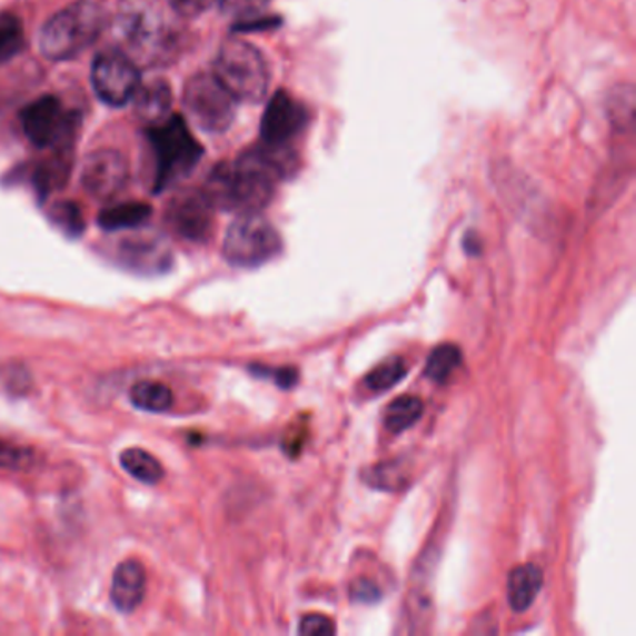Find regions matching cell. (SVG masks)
Masks as SVG:
<instances>
[{
    "label": "cell",
    "mask_w": 636,
    "mask_h": 636,
    "mask_svg": "<svg viewBox=\"0 0 636 636\" xmlns=\"http://www.w3.org/2000/svg\"><path fill=\"white\" fill-rule=\"evenodd\" d=\"M77 118L57 96H41L21 110V128L36 148H58L73 137Z\"/></svg>",
    "instance_id": "ba28073f"
},
{
    "label": "cell",
    "mask_w": 636,
    "mask_h": 636,
    "mask_svg": "<svg viewBox=\"0 0 636 636\" xmlns=\"http://www.w3.org/2000/svg\"><path fill=\"white\" fill-rule=\"evenodd\" d=\"M68 156H70V148L58 146L49 159L36 167L32 181H34L36 191L40 198H46L47 195H51L52 191L64 186L66 180H68V172H70Z\"/></svg>",
    "instance_id": "2e32d148"
},
{
    "label": "cell",
    "mask_w": 636,
    "mask_h": 636,
    "mask_svg": "<svg viewBox=\"0 0 636 636\" xmlns=\"http://www.w3.org/2000/svg\"><path fill=\"white\" fill-rule=\"evenodd\" d=\"M299 167L297 153L258 145L233 159L220 162L209 173L203 195L215 209L228 213H260L271 202L277 181L289 178Z\"/></svg>",
    "instance_id": "6da1fadb"
},
{
    "label": "cell",
    "mask_w": 636,
    "mask_h": 636,
    "mask_svg": "<svg viewBox=\"0 0 636 636\" xmlns=\"http://www.w3.org/2000/svg\"><path fill=\"white\" fill-rule=\"evenodd\" d=\"M213 203L209 202L203 191H187L172 198L165 219L170 230L180 238L203 244L213 231Z\"/></svg>",
    "instance_id": "30bf717a"
},
{
    "label": "cell",
    "mask_w": 636,
    "mask_h": 636,
    "mask_svg": "<svg viewBox=\"0 0 636 636\" xmlns=\"http://www.w3.org/2000/svg\"><path fill=\"white\" fill-rule=\"evenodd\" d=\"M140 71L133 58L118 49H105L93 58V92L105 105L123 107L139 92Z\"/></svg>",
    "instance_id": "52a82bcc"
},
{
    "label": "cell",
    "mask_w": 636,
    "mask_h": 636,
    "mask_svg": "<svg viewBox=\"0 0 636 636\" xmlns=\"http://www.w3.org/2000/svg\"><path fill=\"white\" fill-rule=\"evenodd\" d=\"M407 376V362L401 357H390L368 374L365 385L371 392H387Z\"/></svg>",
    "instance_id": "cb8c5ba5"
},
{
    "label": "cell",
    "mask_w": 636,
    "mask_h": 636,
    "mask_svg": "<svg viewBox=\"0 0 636 636\" xmlns=\"http://www.w3.org/2000/svg\"><path fill=\"white\" fill-rule=\"evenodd\" d=\"M151 217V208L145 202H122L105 208L98 215V225L105 231L133 230Z\"/></svg>",
    "instance_id": "e0dca14e"
},
{
    "label": "cell",
    "mask_w": 636,
    "mask_h": 636,
    "mask_svg": "<svg viewBox=\"0 0 636 636\" xmlns=\"http://www.w3.org/2000/svg\"><path fill=\"white\" fill-rule=\"evenodd\" d=\"M282 249L275 226L260 213L239 215L226 231L222 255L231 266L258 267L272 260Z\"/></svg>",
    "instance_id": "5b68a950"
},
{
    "label": "cell",
    "mask_w": 636,
    "mask_h": 636,
    "mask_svg": "<svg viewBox=\"0 0 636 636\" xmlns=\"http://www.w3.org/2000/svg\"><path fill=\"white\" fill-rule=\"evenodd\" d=\"M351 597H354L355 602L357 603H376L379 602V597H381V590H379V586L370 580V578H359V580H355V585L351 586Z\"/></svg>",
    "instance_id": "f546056e"
},
{
    "label": "cell",
    "mask_w": 636,
    "mask_h": 636,
    "mask_svg": "<svg viewBox=\"0 0 636 636\" xmlns=\"http://www.w3.org/2000/svg\"><path fill=\"white\" fill-rule=\"evenodd\" d=\"M118 256L123 266L133 269L135 272H148V275L167 271L172 261L170 250L153 239H128L120 244Z\"/></svg>",
    "instance_id": "4fadbf2b"
},
{
    "label": "cell",
    "mask_w": 636,
    "mask_h": 636,
    "mask_svg": "<svg viewBox=\"0 0 636 636\" xmlns=\"http://www.w3.org/2000/svg\"><path fill=\"white\" fill-rule=\"evenodd\" d=\"M49 220L71 239L81 238L87 230V220H85L81 208L70 200L52 203L49 208Z\"/></svg>",
    "instance_id": "7402d4cb"
},
{
    "label": "cell",
    "mask_w": 636,
    "mask_h": 636,
    "mask_svg": "<svg viewBox=\"0 0 636 636\" xmlns=\"http://www.w3.org/2000/svg\"><path fill=\"white\" fill-rule=\"evenodd\" d=\"M424 401L417 396H399L385 411V426L392 434H404L423 418Z\"/></svg>",
    "instance_id": "ffe728a7"
},
{
    "label": "cell",
    "mask_w": 636,
    "mask_h": 636,
    "mask_svg": "<svg viewBox=\"0 0 636 636\" xmlns=\"http://www.w3.org/2000/svg\"><path fill=\"white\" fill-rule=\"evenodd\" d=\"M120 465L129 476H133L148 486H156L165 478L161 461L156 456H151L150 451L137 448V446L120 454Z\"/></svg>",
    "instance_id": "ac0fdd59"
},
{
    "label": "cell",
    "mask_w": 636,
    "mask_h": 636,
    "mask_svg": "<svg viewBox=\"0 0 636 636\" xmlns=\"http://www.w3.org/2000/svg\"><path fill=\"white\" fill-rule=\"evenodd\" d=\"M366 484H370L374 489H385V491H394L404 486L405 473L399 467L398 461L381 463L374 469L366 470Z\"/></svg>",
    "instance_id": "d4e9b609"
},
{
    "label": "cell",
    "mask_w": 636,
    "mask_h": 636,
    "mask_svg": "<svg viewBox=\"0 0 636 636\" xmlns=\"http://www.w3.org/2000/svg\"><path fill=\"white\" fill-rule=\"evenodd\" d=\"M213 76L241 103H260L271 82L266 58L244 40H228L220 47Z\"/></svg>",
    "instance_id": "277c9868"
},
{
    "label": "cell",
    "mask_w": 636,
    "mask_h": 636,
    "mask_svg": "<svg viewBox=\"0 0 636 636\" xmlns=\"http://www.w3.org/2000/svg\"><path fill=\"white\" fill-rule=\"evenodd\" d=\"M307 126V107L280 90L267 103L261 118L260 145L269 150H294V140L301 137Z\"/></svg>",
    "instance_id": "9c48e42d"
},
{
    "label": "cell",
    "mask_w": 636,
    "mask_h": 636,
    "mask_svg": "<svg viewBox=\"0 0 636 636\" xmlns=\"http://www.w3.org/2000/svg\"><path fill=\"white\" fill-rule=\"evenodd\" d=\"M24 30L21 19L13 13H0V66L23 51Z\"/></svg>",
    "instance_id": "603a6c76"
},
{
    "label": "cell",
    "mask_w": 636,
    "mask_h": 636,
    "mask_svg": "<svg viewBox=\"0 0 636 636\" xmlns=\"http://www.w3.org/2000/svg\"><path fill=\"white\" fill-rule=\"evenodd\" d=\"M146 569L139 560H126L116 567L110 585V602L116 610L129 614L140 607L146 596Z\"/></svg>",
    "instance_id": "7c38bea8"
},
{
    "label": "cell",
    "mask_w": 636,
    "mask_h": 636,
    "mask_svg": "<svg viewBox=\"0 0 636 636\" xmlns=\"http://www.w3.org/2000/svg\"><path fill=\"white\" fill-rule=\"evenodd\" d=\"M133 101L140 118L151 126L170 116L172 90L168 87V82L151 81L148 85H140Z\"/></svg>",
    "instance_id": "9a60e30c"
},
{
    "label": "cell",
    "mask_w": 636,
    "mask_h": 636,
    "mask_svg": "<svg viewBox=\"0 0 636 636\" xmlns=\"http://www.w3.org/2000/svg\"><path fill=\"white\" fill-rule=\"evenodd\" d=\"M105 29V12L96 2L79 0L54 13L41 29L43 57L66 62L87 51Z\"/></svg>",
    "instance_id": "3957f363"
},
{
    "label": "cell",
    "mask_w": 636,
    "mask_h": 636,
    "mask_svg": "<svg viewBox=\"0 0 636 636\" xmlns=\"http://www.w3.org/2000/svg\"><path fill=\"white\" fill-rule=\"evenodd\" d=\"M465 249H467L469 255H478L480 252V241L476 239L475 233H469L467 239H465Z\"/></svg>",
    "instance_id": "1f68e13d"
},
{
    "label": "cell",
    "mask_w": 636,
    "mask_h": 636,
    "mask_svg": "<svg viewBox=\"0 0 636 636\" xmlns=\"http://www.w3.org/2000/svg\"><path fill=\"white\" fill-rule=\"evenodd\" d=\"M335 624L327 616H321V614H308V616L301 619V625H299L301 635L330 636L335 635Z\"/></svg>",
    "instance_id": "f1b7e54d"
},
{
    "label": "cell",
    "mask_w": 636,
    "mask_h": 636,
    "mask_svg": "<svg viewBox=\"0 0 636 636\" xmlns=\"http://www.w3.org/2000/svg\"><path fill=\"white\" fill-rule=\"evenodd\" d=\"M168 2L180 18L195 19L208 12L217 0H168Z\"/></svg>",
    "instance_id": "83f0119b"
},
{
    "label": "cell",
    "mask_w": 636,
    "mask_h": 636,
    "mask_svg": "<svg viewBox=\"0 0 636 636\" xmlns=\"http://www.w3.org/2000/svg\"><path fill=\"white\" fill-rule=\"evenodd\" d=\"M32 463H34V451L0 440V469L24 470L29 469Z\"/></svg>",
    "instance_id": "4316f807"
},
{
    "label": "cell",
    "mask_w": 636,
    "mask_h": 636,
    "mask_svg": "<svg viewBox=\"0 0 636 636\" xmlns=\"http://www.w3.org/2000/svg\"><path fill=\"white\" fill-rule=\"evenodd\" d=\"M544 588V572L534 564L515 567L508 578V602L515 613H525L533 607Z\"/></svg>",
    "instance_id": "5bb4252c"
},
{
    "label": "cell",
    "mask_w": 636,
    "mask_h": 636,
    "mask_svg": "<svg viewBox=\"0 0 636 636\" xmlns=\"http://www.w3.org/2000/svg\"><path fill=\"white\" fill-rule=\"evenodd\" d=\"M236 99L215 76L198 73L187 81L183 105L192 122L208 133H222L236 118Z\"/></svg>",
    "instance_id": "8992f818"
},
{
    "label": "cell",
    "mask_w": 636,
    "mask_h": 636,
    "mask_svg": "<svg viewBox=\"0 0 636 636\" xmlns=\"http://www.w3.org/2000/svg\"><path fill=\"white\" fill-rule=\"evenodd\" d=\"M272 377H275V382H277L278 387L291 388L297 382V370H294V368H280V370L272 374Z\"/></svg>",
    "instance_id": "4dcf8cb0"
},
{
    "label": "cell",
    "mask_w": 636,
    "mask_h": 636,
    "mask_svg": "<svg viewBox=\"0 0 636 636\" xmlns=\"http://www.w3.org/2000/svg\"><path fill=\"white\" fill-rule=\"evenodd\" d=\"M461 365V349L454 344L435 347L426 362V376L435 382H446Z\"/></svg>",
    "instance_id": "44dd1931"
},
{
    "label": "cell",
    "mask_w": 636,
    "mask_h": 636,
    "mask_svg": "<svg viewBox=\"0 0 636 636\" xmlns=\"http://www.w3.org/2000/svg\"><path fill=\"white\" fill-rule=\"evenodd\" d=\"M146 135L156 157V192L167 191L178 181L186 180L202 159V145L180 115H170L161 122L151 123Z\"/></svg>",
    "instance_id": "7a4b0ae2"
},
{
    "label": "cell",
    "mask_w": 636,
    "mask_h": 636,
    "mask_svg": "<svg viewBox=\"0 0 636 636\" xmlns=\"http://www.w3.org/2000/svg\"><path fill=\"white\" fill-rule=\"evenodd\" d=\"M129 165L118 151L101 150L82 162L81 183L88 195L99 200H112L126 189Z\"/></svg>",
    "instance_id": "8fae6325"
},
{
    "label": "cell",
    "mask_w": 636,
    "mask_h": 636,
    "mask_svg": "<svg viewBox=\"0 0 636 636\" xmlns=\"http://www.w3.org/2000/svg\"><path fill=\"white\" fill-rule=\"evenodd\" d=\"M219 2L222 13L244 23L260 18L269 7V0H219Z\"/></svg>",
    "instance_id": "484cf974"
},
{
    "label": "cell",
    "mask_w": 636,
    "mask_h": 636,
    "mask_svg": "<svg viewBox=\"0 0 636 636\" xmlns=\"http://www.w3.org/2000/svg\"><path fill=\"white\" fill-rule=\"evenodd\" d=\"M129 398L137 409L146 413H167L173 405L172 390L159 381L135 382Z\"/></svg>",
    "instance_id": "d6986e66"
}]
</instances>
